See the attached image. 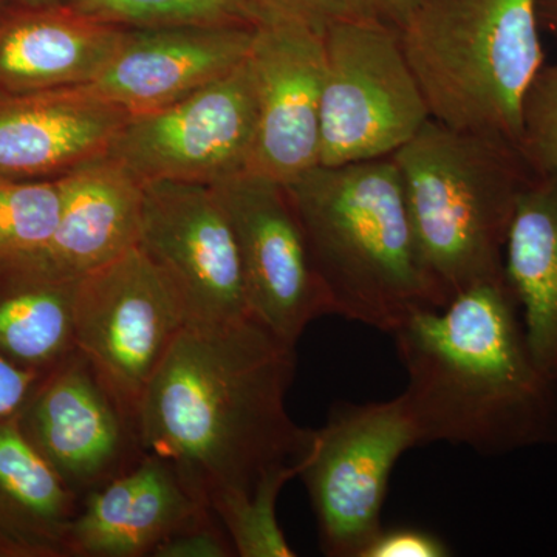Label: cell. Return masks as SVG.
I'll list each match as a JSON object with an SVG mask.
<instances>
[{
  "label": "cell",
  "instance_id": "1",
  "mask_svg": "<svg viewBox=\"0 0 557 557\" xmlns=\"http://www.w3.org/2000/svg\"><path fill=\"white\" fill-rule=\"evenodd\" d=\"M295 372L296 347L255 318L186 325L139 403L143 449L209 508L252 493L271 471L302 469L314 429L288 416Z\"/></svg>",
  "mask_w": 557,
  "mask_h": 557
},
{
  "label": "cell",
  "instance_id": "2",
  "mask_svg": "<svg viewBox=\"0 0 557 557\" xmlns=\"http://www.w3.org/2000/svg\"><path fill=\"white\" fill-rule=\"evenodd\" d=\"M392 335L420 445L445 442L483 456L557 445V381L531 354L505 276L417 311Z\"/></svg>",
  "mask_w": 557,
  "mask_h": 557
},
{
  "label": "cell",
  "instance_id": "3",
  "mask_svg": "<svg viewBox=\"0 0 557 557\" xmlns=\"http://www.w3.org/2000/svg\"><path fill=\"white\" fill-rule=\"evenodd\" d=\"M285 188L333 314L392 335L417 311L445 307L391 157L318 166Z\"/></svg>",
  "mask_w": 557,
  "mask_h": 557
},
{
  "label": "cell",
  "instance_id": "4",
  "mask_svg": "<svg viewBox=\"0 0 557 557\" xmlns=\"http://www.w3.org/2000/svg\"><path fill=\"white\" fill-rule=\"evenodd\" d=\"M391 159L418 255L445 306L474 285L505 276L509 228L534 174L519 146L431 119Z\"/></svg>",
  "mask_w": 557,
  "mask_h": 557
},
{
  "label": "cell",
  "instance_id": "5",
  "mask_svg": "<svg viewBox=\"0 0 557 557\" xmlns=\"http://www.w3.org/2000/svg\"><path fill=\"white\" fill-rule=\"evenodd\" d=\"M539 0H417L398 28L431 112L456 131L515 143L545 65Z\"/></svg>",
  "mask_w": 557,
  "mask_h": 557
},
{
  "label": "cell",
  "instance_id": "6",
  "mask_svg": "<svg viewBox=\"0 0 557 557\" xmlns=\"http://www.w3.org/2000/svg\"><path fill=\"white\" fill-rule=\"evenodd\" d=\"M322 40L319 166L394 156L431 120L398 28L380 17L343 21Z\"/></svg>",
  "mask_w": 557,
  "mask_h": 557
},
{
  "label": "cell",
  "instance_id": "7",
  "mask_svg": "<svg viewBox=\"0 0 557 557\" xmlns=\"http://www.w3.org/2000/svg\"><path fill=\"white\" fill-rule=\"evenodd\" d=\"M420 446L401 395L388 401L339 403L314 429L298 478L309 493L319 544L330 557H361L379 534L392 469Z\"/></svg>",
  "mask_w": 557,
  "mask_h": 557
},
{
  "label": "cell",
  "instance_id": "8",
  "mask_svg": "<svg viewBox=\"0 0 557 557\" xmlns=\"http://www.w3.org/2000/svg\"><path fill=\"white\" fill-rule=\"evenodd\" d=\"M188 324L177 288L139 247L79 281L75 346L135 421L146 388Z\"/></svg>",
  "mask_w": 557,
  "mask_h": 557
},
{
  "label": "cell",
  "instance_id": "9",
  "mask_svg": "<svg viewBox=\"0 0 557 557\" xmlns=\"http://www.w3.org/2000/svg\"><path fill=\"white\" fill-rule=\"evenodd\" d=\"M256 123L258 102L247 57L189 97L129 116L106 153L145 185L214 186L247 171Z\"/></svg>",
  "mask_w": 557,
  "mask_h": 557
},
{
  "label": "cell",
  "instance_id": "10",
  "mask_svg": "<svg viewBox=\"0 0 557 557\" xmlns=\"http://www.w3.org/2000/svg\"><path fill=\"white\" fill-rule=\"evenodd\" d=\"M212 188L236 236L249 314L298 346L314 319L333 313L287 188L251 174Z\"/></svg>",
  "mask_w": 557,
  "mask_h": 557
},
{
  "label": "cell",
  "instance_id": "11",
  "mask_svg": "<svg viewBox=\"0 0 557 557\" xmlns=\"http://www.w3.org/2000/svg\"><path fill=\"white\" fill-rule=\"evenodd\" d=\"M20 424L81 500L145 456L137 421L78 348L36 384L20 412Z\"/></svg>",
  "mask_w": 557,
  "mask_h": 557
},
{
  "label": "cell",
  "instance_id": "12",
  "mask_svg": "<svg viewBox=\"0 0 557 557\" xmlns=\"http://www.w3.org/2000/svg\"><path fill=\"white\" fill-rule=\"evenodd\" d=\"M138 247L177 288L189 324L251 317L236 236L212 186L146 183Z\"/></svg>",
  "mask_w": 557,
  "mask_h": 557
},
{
  "label": "cell",
  "instance_id": "13",
  "mask_svg": "<svg viewBox=\"0 0 557 557\" xmlns=\"http://www.w3.org/2000/svg\"><path fill=\"white\" fill-rule=\"evenodd\" d=\"M248 61L258 123L245 174L292 185L319 166L322 33L300 22L265 16L256 25Z\"/></svg>",
  "mask_w": 557,
  "mask_h": 557
},
{
  "label": "cell",
  "instance_id": "14",
  "mask_svg": "<svg viewBox=\"0 0 557 557\" xmlns=\"http://www.w3.org/2000/svg\"><path fill=\"white\" fill-rule=\"evenodd\" d=\"M255 28H127L126 38L100 75L76 89L129 116L166 108L239 67L251 49Z\"/></svg>",
  "mask_w": 557,
  "mask_h": 557
},
{
  "label": "cell",
  "instance_id": "15",
  "mask_svg": "<svg viewBox=\"0 0 557 557\" xmlns=\"http://www.w3.org/2000/svg\"><path fill=\"white\" fill-rule=\"evenodd\" d=\"M57 230L42 247L0 260L25 276L79 282L138 247L145 183L108 153L61 175Z\"/></svg>",
  "mask_w": 557,
  "mask_h": 557
},
{
  "label": "cell",
  "instance_id": "16",
  "mask_svg": "<svg viewBox=\"0 0 557 557\" xmlns=\"http://www.w3.org/2000/svg\"><path fill=\"white\" fill-rule=\"evenodd\" d=\"M211 511L170 461L145 453L129 471L81 500L69 555L153 556L166 539Z\"/></svg>",
  "mask_w": 557,
  "mask_h": 557
},
{
  "label": "cell",
  "instance_id": "17",
  "mask_svg": "<svg viewBox=\"0 0 557 557\" xmlns=\"http://www.w3.org/2000/svg\"><path fill=\"white\" fill-rule=\"evenodd\" d=\"M127 119L76 87L0 94V178L61 177L104 156Z\"/></svg>",
  "mask_w": 557,
  "mask_h": 557
},
{
  "label": "cell",
  "instance_id": "18",
  "mask_svg": "<svg viewBox=\"0 0 557 557\" xmlns=\"http://www.w3.org/2000/svg\"><path fill=\"white\" fill-rule=\"evenodd\" d=\"M126 35L127 28L94 20L67 3L0 14V94L89 84Z\"/></svg>",
  "mask_w": 557,
  "mask_h": 557
},
{
  "label": "cell",
  "instance_id": "19",
  "mask_svg": "<svg viewBox=\"0 0 557 557\" xmlns=\"http://www.w3.org/2000/svg\"><path fill=\"white\" fill-rule=\"evenodd\" d=\"M81 498L22 432L20 413L0 421V557H70Z\"/></svg>",
  "mask_w": 557,
  "mask_h": 557
},
{
  "label": "cell",
  "instance_id": "20",
  "mask_svg": "<svg viewBox=\"0 0 557 557\" xmlns=\"http://www.w3.org/2000/svg\"><path fill=\"white\" fill-rule=\"evenodd\" d=\"M504 273L531 354L557 381V177L533 174L520 194L505 245Z\"/></svg>",
  "mask_w": 557,
  "mask_h": 557
},
{
  "label": "cell",
  "instance_id": "21",
  "mask_svg": "<svg viewBox=\"0 0 557 557\" xmlns=\"http://www.w3.org/2000/svg\"><path fill=\"white\" fill-rule=\"evenodd\" d=\"M0 355L21 368L49 372L75 350L79 282L50 281L0 269Z\"/></svg>",
  "mask_w": 557,
  "mask_h": 557
},
{
  "label": "cell",
  "instance_id": "22",
  "mask_svg": "<svg viewBox=\"0 0 557 557\" xmlns=\"http://www.w3.org/2000/svg\"><path fill=\"white\" fill-rule=\"evenodd\" d=\"M65 3L94 20L124 28L256 27L263 21L262 13L249 0H67Z\"/></svg>",
  "mask_w": 557,
  "mask_h": 557
},
{
  "label": "cell",
  "instance_id": "23",
  "mask_svg": "<svg viewBox=\"0 0 557 557\" xmlns=\"http://www.w3.org/2000/svg\"><path fill=\"white\" fill-rule=\"evenodd\" d=\"M300 468H281L260 480L249 494L222 498L211 509L218 516L240 557H295L277 522V497Z\"/></svg>",
  "mask_w": 557,
  "mask_h": 557
},
{
  "label": "cell",
  "instance_id": "24",
  "mask_svg": "<svg viewBox=\"0 0 557 557\" xmlns=\"http://www.w3.org/2000/svg\"><path fill=\"white\" fill-rule=\"evenodd\" d=\"M61 178H0V260L42 247L57 230Z\"/></svg>",
  "mask_w": 557,
  "mask_h": 557
},
{
  "label": "cell",
  "instance_id": "25",
  "mask_svg": "<svg viewBox=\"0 0 557 557\" xmlns=\"http://www.w3.org/2000/svg\"><path fill=\"white\" fill-rule=\"evenodd\" d=\"M520 150L534 174L557 177V61L545 64L528 89Z\"/></svg>",
  "mask_w": 557,
  "mask_h": 557
},
{
  "label": "cell",
  "instance_id": "26",
  "mask_svg": "<svg viewBox=\"0 0 557 557\" xmlns=\"http://www.w3.org/2000/svg\"><path fill=\"white\" fill-rule=\"evenodd\" d=\"M262 16L309 25L319 33L336 22L379 17L364 0H249Z\"/></svg>",
  "mask_w": 557,
  "mask_h": 557
},
{
  "label": "cell",
  "instance_id": "27",
  "mask_svg": "<svg viewBox=\"0 0 557 557\" xmlns=\"http://www.w3.org/2000/svg\"><path fill=\"white\" fill-rule=\"evenodd\" d=\"M233 542L214 511L166 539L153 557H231Z\"/></svg>",
  "mask_w": 557,
  "mask_h": 557
},
{
  "label": "cell",
  "instance_id": "28",
  "mask_svg": "<svg viewBox=\"0 0 557 557\" xmlns=\"http://www.w3.org/2000/svg\"><path fill=\"white\" fill-rule=\"evenodd\" d=\"M449 545L431 531L413 527L381 528L361 557H448Z\"/></svg>",
  "mask_w": 557,
  "mask_h": 557
},
{
  "label": "cell",
  "instance_id": "29",
  "mask_svg": "<svg viewBox=\"0 0 557 557\" xmlns=\"http://www.w3.org/2000/svg\"><path fill=\"white\" fill-rule=\"evenodd\" d=\"M42 373L21 368L0 355V421L24 408Z\"/></svg>",
  "mask_w": 557,
  "mask_h": 557
},
{
  "label": "cell",
  "instance_id": "30",
  "mask_svg": "<svg viewBox=\"0 0 557 557\" xmlns=\"http://www.w3.org/2000/svg\"><path fill=\"white\" fill-rule=\"evenodd\" d=\"M380 20L399 28L408 20L417 0H364Z\"/></svg>",
  "mask_w": 557,
  "mask_h": 557
},
{
  "label": "cell",
  "instance_id": "31",
  "mask_svg": "<svg viewBox=\"0 0 557 557\" xmlns=\"http://www.w3.org/2000/svg\"><path fill=\"white\" fill-rule=\"evenodd\" d=\"M537 10L541 27L557 38V0H539Z\"/></svg>",
  "mask_w": 557,
  "mask_h": 557
},
{
  "label": "cell",
  "instance_id": "32",
  "mask_svg": "<svg viewBox=\"0 0 557 557\" xmlns=\"http://www.w3.org/2000/svg\"><path fill=\"white\" fill-rule=\"evenodd\" d=\"M16 2L21 3V7H51V5H60V3H65L67 0H16Z\"/></svg>",
  "mask_w": 557,
  "mask_h": 557
},
{
  "label": "cell",
  "instance_id": "33",
  "mask_svg": "<svg viewBox=\"0 0 557 557\" xmlns=\"http://www.w3.org/2000/svg\"><path fill=\"white\" fill-rule=\"evenodd\" d=\"M3 0H0V5H2Z\"/></svg>",
  "mask_w": 557,
  "mask_h": 557
}]
</instances>
